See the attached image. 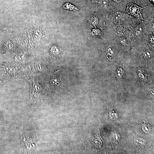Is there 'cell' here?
Instances as JSON below:
<instances>
[{"mask_svg": "<svg viewBox=\"0 0 154 154\" xmlns=\"http://www.w3.org/2000/svg\"><path fill=\"white\" fill-rule=\"evenodd\" d=\"M147 7L142 8L133 3H130L127 6L126 11L128 14L138 19L142 20H145L142 16L141 13L143 9Z\"/></svg>", "mask_w": 154, "mask_h": 154, "instance_id": "cell-1", "label": "cell"}, {"mask_svg": "<svg viewBox=\"0 0 154 154\" xmlns=\"http://www.w3.org/2000/svg\"><path fill=\"white\" fill-rule=\"evenodd\" d=\"M95 131L93 142L94 145L98 149H101L103 146V140H102L100 133L99 129Z\"/></svg>", "mask_w": 154, "mask_h": 154, "instance_id": "cell-2", "label": "cell"}, {"mask_svg": "<svg viewBox=\"0 0 154 154\" xmlns=\"http://www.w3.org/2000/svg\"><path fill=\"white\" fill-rule=\"evenodd\" d=\"M111 142L113 147L118 146L121 141L120 136L118 133H113L110 137Z\"/></svg>", "mask_w": 154, "mask_h": 154, "instance_id": "cell-3", "label": "cell"}, {"mask_svg": "<svg viewBox=\"0 0 154 154\" xmlns=\"http://www.w3.org/2000/svg\"><path fill=\"white\" fill-rule=\"evenodd\" d=\"M109 0H96V5L97 10H106L108 6Z\"/></svg>", "mask_w": 154, "mask_h": 154, "instance_id": "cell-4", "label": "cell"}, {"mask_svg": "<svg viewBox=\"0 0 154 154\" xmlns=\"http://www.w3.org/2000/svg\"><path fill=\"white\" fill-rule=\"evenodd\" d=\"M62 8L64 9L75 12H79L80 9L77 6L72 4L69 2H66L62 5Z\"/></svg>", "mask_w": 154, "mask_h": 154, "instance_id": "cell-5", "label": "cell"}, {"mask_svg": "<svg viewBox=\"0 0 154 154\" xmlns=\"http://www.w3.org/2000/svg\"><path fill=\"white\" fill-rule=\"evenodd\" d=\"M134 142L135 146L140 149H144L146 143L145 140L140 138H135L134 140Z\"/></svg>", "mask_w": 154, "mask_h": 154, "instance_id": "cell-6", "label": "cell"}, {"mask_svg": "<svg viewBox=\"0 0 154 154\" xmlns=\"http://www.w3.org/2000/svg\"><path fill=\"white\" fill-rule=\"evenodd\" d=\"M87 22L92 26L94 28L97 26L99 22V19L96 16H90L88 19Z\"/></svg>", "mask_w": 154, "mask_h": 154, "instance_id": "cell-7", "label": "cell"}, {"mask_svg": "<svg viewBox=\"0 0 154 154\" xmlns=\"http://www.w3.org/2000/svg\"><path fill=\"white\" fill-rule=\"evenodd\" d=\"M43 31V30L40 28L36 29L33 32V38L36 40L38 41L40 40L44 34Z\"/></svg>", "mask_w": 154, "mask_h": 154, "instance_id": "cell-8", "label": "cell"}, {"mask_svg": "<svg viewBox=\"0 0 154 154\" xmlns=\"http://www.w3.org/2000/svg\"><path fill=\"white\" fill-rule=\"evenodd\" d=\"M90 36L102 38L103 35L100 29L95 28L92 29L89 32Z\"/></svg>", "mask_w": 154, "mask_h": 154, "instance_id": "cell-9", "label": "cell"}, {"mask_svg": "<svg viewBox=\"0 0 154 154\" xmlns=\"http://www.w3.org/2000/svg\"><path fill=\"white\" fill-rule=\"evenodd\" d=\"M108 110L110 119L116 120L118 119V114L115 110L110 108Z\"/></svg>", "mask_w": 154, "mask_h": 154, "instance_id": "cell-10", "label": "cell"}, {"mask_svg": "<svg viewBox=\"0 0 154 154\" xmlns=\"http://www.w3.org/2000/svg\"><path fill=\"white\" fill-rule=\"evenodd\" d=\"M61 49L60 47L56 45H55L51 47V53L55 56L59 55L61 52Z\"/></svg>", "mask_w": 154, "mask_h": 154, "instance_id": "cell-11", "label": "cell"}, {"mask_svg": "<svg viewBox=\"0 0 154 154\" xmlns=\"http://www.w3.org/2000/svg\"><path fill=\"white\" fill-rule=\"evenodd\" d=\"M142 129L144 132L146 133H147L150 131L151 126L149 124L144 123L143 125Z\"/></svg>", "mask_w": 154, "mask_h": 154, "instance_id": "cell-12", "label": "cell"}, {"mask_svg": "<svg viewBox=\"0 0 154 154\" xmlns=\"http://www.w3.org/2000/svg\"><path fill=\"white\" fill-rule=\"evenodd\" d=\"M143 29L140 26H138L137 27L135 30L136 34L138 36L141 35L143 34Z\"/></svg>", "mask_w": 154, "mask_h": 154, "instance_id": "cell-13", "label": "cell"}, {"mask_svg": "<svg viewBox=\"0 0 154 154\" xmlns=\"http://www.w3.org/2000/svg\"><path fill=\"white\" fill-rule=\"evenodd\" d=\"M107 56L108 57L111 58L114 56L113 51L112 50L111 48H109L107 51Z\"/></svg>", "mask_w": 154, "mask_h": 154, "instance_id": "cell-14", "label": "cell"}, {"mask_svg": "<svg viewBox=\"0 0 154 154\" xmlns=\"http://www.w3.org/2000/svg\"><path fill=\"white\" fill-rule=\"evenodd\" d=\"M143 55L145 58H148L150 57V54L147 51H146L144 52Z\"/></svg>", "mask_w": 154, "mask_h": 154, "instance_id": "cell-15", "label": "cell"}, {"mask_svg": "<svg viewBox=\"0 0 154 154\" xmlns=\"http://www.w3.org/2000/svg\"><path fill=\"white\" fill-rule=\"evenodd\" d=\"M113 1L116 3H119L121 2L123 0H113Z\"/></svg>", "mask_w": 154, "mask_h": 154, "instance_id": "cell-16", "label": "cell"}, {"mask_svg": "<svg viewBox=\"0 0 154 154\" xmlns=\"http://www.w3.org/2000/svg\"><path fill=\"white\" fill-rule=\"evenodd\" d=\"M151 2L152 3L154 4V0H150Z\"/></svg>", "mask_w": 154, "mask_h": 154, "instance_id": "cell-17", "label": "cell"}, {"mask_svg": "<svg viewBox=\"0 0 154 154\" xmlns=\"http://www.w3.org/2000/svg\"><path fill=\"white\" fill-rule=\"evenodd\" d=\"M38 2H41L42 1L41 0H37Z\"/></svg>", "mask_w": 154, "mask_h": 154, "instance_id": "cell-18", "label": "cell"}, {"mask_svg": "<svg viewBox=\"0 0 154 154\" xmlns=\"http://www.w3.org/2000/svg\"><path fill=\"white\" fill-rule=\"evenodd\" d=\"M134 1H135V2H135V0H134Z\"/></svg>", "mask_w": 154, "mask_h": 154, "instance_id": "cell-19", "label": "cell"}]
</instances>
